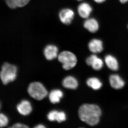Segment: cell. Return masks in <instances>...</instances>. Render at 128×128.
Listing matches in <instances>:
<instances>
[{"label":"cell","instance_id":"6da1fadb","mask_svg":"<svg viewBox=\"0 0 128 128\" xmlns=\"http://www.w3.org/2000/svg\"><path fill=\"white\" fill-rule=\"evenodd\" d=\"M78 114L82 121L90 126H94L99 122L102 111L97 105L85 104L80 107Z\"/></svg>","mask_w":128,"mask_h":128},{"label":"cell","instance_id":"7a4b0ae2","mask_svg":"<svg viewBox=\"0 0 128 128\" xmlns=\"http://www.w3.org/2000/svg\"><path fill=\"white\" fill-rule=\"evenodd\" d=\"M17 68L14 65L6 62L2 65L0 72L1 80L4 84L14 81L17 76Z\"/></svg>","mask_w":128,"mask_h":128},{"label":"cell","instance_id":"3957f363","mask_svg":"<svg viewBox=\"0 0 128 128\" xmlns=\"http://www.w3.org/2000/svg\"><path fill=\"white\" fill-rule=\"evenodd\" d=\"M30 96L36 100H41L48 95V92L41 82H34L30 83L28 89Z\"/></svg>","mask_w":128,"mask_h":128},{"label":"cell","instance_id":"277c9868","mask_svg":"<svg viewBox=\"0 0 128 128\" xmlns=\"http://www.w3.org/2000/svg\"><path fill=\"white\" fill-rule=\"evenodd\" d=\"M58 58L59 61L62 64L63 68L66 70L72 69L77 63L76 56L70 51H63L59 54Z\"/></svg>","mask_w":128,"mask_h":128},{"label":"cell","instance_id":"5b68a950","mask_svg":"<svg viewBox=\"0 0 128 128\" xmlns=\"http://www.w3.org/2000/svg\"><path fill=\"white\" fill-rule=\"evenodd\" d=\"M74 16V12L70 9L65 8L61 10L59 14L60 22L65 25H68L71 24Z\"/></svg>","mask_w":128,"mask_h":128},{"label":"cell","instance_id":"8992f818","mask_svg":"<svg viewBox=\"0 0 128 128\" xmlns=\"http://www.w3.org/2000/svg\"><path fill=\"white\" fill-rule=\"evenodd\" d=\"M86 63L88 65L92 66L95 70H100L103 66L102 60L95 54H92L88 57L86 60Z\"/></svg>","mask_w":128,"mask_h":128},{"label":"cell","instance_id":"52a82bcc","mask_svg":"<svg viewBox=\"0 0 128 128\" xmlns=\"http://www.w3.org/2000/svg\"><path fill=\"white\" fill-rule=\"evenodd\" d=\"M58 48L53 44H49L44 50V53L45 58L48 60H52L57 57L58 54Z\"/></svg>","mask_w":128,"mask_h":128},{"label":"cell","instance_id":"ba28073f","mask_svg":"<svg viewBox=\"0 0 128 128\" xmlns=\"http://www.w3.org/2000/svg\"><path fill=\"white\" fill-rule=\"evenodd\" d=\"M48 119L50 121H56L60 123L66 119V114L64 112H58L57 110H52L49 112L47 116Z\"/></svg>","mask_w":128,"mask_h":128},{"label":"cell","instance_id":"9c48e42d","mask_svg":"<svg viewBox=\"0 0 128 128\" xmlns=\"http://www.w3.org/2000/svg\"><path fill=\"white\" fill-rule=\"evenodd\" d=\"M17 109L20 114L24 116H26L31 113L32 107L29 101L23 100L17 105Z\"/></svg>","mask_w":128,"mask_h":128},{"label":"cell","instance_id":"30bf717a","mask_svg":"<svg viewBox=\"0 0 128 128\" xmlns=\"http://www.w3.org/2000/svg\"><path fill=\"white\" fill-rule=\"evenodd\" d=\"M78 14L81 17L87 18L92 11V8L88 3L84 2L80 4L78 8Z\"/></svg>","mask_w":128,"mask_h":128},{"label":"cell","instance_id":"8fae6325","mask_svg":"<svg viewBox=\"0 0 128 128\" xmlns=\"http://www.w3.org/2000/svg\"><path fill=\"white\" fill-rule=\"evenodd\" d=\"M109 81L111 86L116 89H121L125 84L123 80L117 74H113L110 76Z\"/></svg>","mask_w":128,"mask_h":128},{"label":"cell","instance_id":"7c38bea8","mask_svg":"<svg viewBox=\"0 0 128 128\" xmlns=\"http://www.w3.org/2000/svg\"><path fill=\"white\" fill-rule=\"evenodd\" d=\"M88 47L90 51L94 54L101 52L103 50L102 42L100 40H92L89 42Z\"/></svg>","mask_w":128,"mask_h":128},{"label":"cell","instance_id":"4fadbf2b","mask_svg":"<svg viewBox=\"0 0 128 128\" xmlns=\"http://www.w3.org/2000/svg\"><path fill=\"white\" fill-rule=\"evenodd\" d=\"M63 86L67 89H76L78 87V81L75 78L71 76L66 77L62 82Z\"/></svg>","mask_w":128,"mask_h":128},{"label":"cell","instance_id":"5bb4252c","mask_svg":"<svg viewBox=\"0 0 128 128\" xmlns=\"http://www.w3.org/2000/svg\"><path fill=\"white\" fill-rule=\"evenodd\" d=\"M84 26L89 32L92 33L96 32L99 28L97 21L93 18L86 20L84 22Z\"/></svg>","mask_w":128,"mask_h":128},{"label":"cell","instance_id":"9a60e30c","mask_svg":"<svg viewBox=\"0 0 128 128\" xmlns=\"http://www.w3.org/2000/svg\"><path fill=\"white\" fill-rule=\"evenodd\" d=\"M30 0H6V4L9 8L16 9L24 7L29 3Z\"/></svg>","mask_w":128,"mask_h":128},{"label":"cell","instance_id":"2e32d148","mask_svg":"<svg viewBox=\"0 0 128 128\" xmlns=\"http://www.w3.org/2000/svg\"><path fill=\"white\" fill-rule=\"evenodd\" d=\"M64 96L63 92L60 89H54L50 92L49 95V98L51 103H58Z\"/></svg>","mask_w":128,"mask_h":128},{"label":"cell","instance_id":"e0dca14e","mask_svg":"<svg viewBox=\"0 0 128 128\" xmlns=\"http://www.w3.org/2000/svg\"><path fill=\"white\" fill-rule=\"evenodd\" d=\"M105 62L108 68L112 70H118V64L115 57L111 55H108L105 57Z\"/></svg>","mask_w":128,"mask_h":128},{"label":"cell","instance_id":"ac0fdd59","mask_svg":"<svg viewBox=\"0 0 128 128\" xmlns=\"http://www.w3.org/2000/svg\"><path fill=\"white\" fill-rule=\"evenodd\" d=\"M86 84L88 86L95 90H98L102 86V83L100 80L95 77L89 78L86 81Z\"/></svg>","mask_w":128,"mask_h":128},{"label":"cell","instance_id":"d6986e66","mask_svg":"<svg viewBox=\"0 0 128 128\" xmlns=\"http://www.w3.org/2000/svg\"><path fill=\"white\" fill-rule=\"evenodd\" d=\"M9 120L8 118L3 114H0V128L5 127L8 124Z\"/></svg>","mask_w":128,"mask_h":128},{"label":"cell","instance_id":"ffe728a7","mask_svg":"<svg viewBox=\"0 0 128 128\" xmlns=\"http://www.w3.org/2000/svg\"><path fill=\"white\" fill-rule=\"evenodd\" d=\"M10 128H28V126L23 124L20 123H16L14 124L12 126L10 127Z\"/></svg>","mask_w":128,"mask_h":128},{"label":"cell","instance_id":"44dd1931","mask_svg":"<svg viewBox=\"0 0 128 128\" xmlns=\"http://www.w3.org/2000/svg\"><path fill=\"white\" fill-rule=\"evenodd\" d=\"M34 128H46V127L44 126L43 124H40L35 126V127H34Z\"/></svg>","mask_w":128,"mask_h":128},{"label":"cell","instance_id":"7402d4cb","mask_svg":"<svg viewBox=\"0 0 128 128\" xmlns=\"http://www.w3.org/2000/svg\"><path fill=\"white\" fill-rule=\"evenodd\" d=\"M94 1L97 3H100L104 2V1H105V0H94Z\"/></svg>","mask_w":128,"mask_h":128},{"label":"cell","instance_id":"603a6c76","mask_svg":"<svg viewBox=\"0 0 128 128\" xmlns=\"http://www.w3.org/2000/svg\"><path fill=\"white\" fill-rule=\"evenodd\" d=\"M120 2L122 3H125L128 2V0H120Z\"/></svg>","mask_w":128,"mask_h":128},{"label":"cell","instance_id":"cb8c5ba5","mask_svg":"<svg viewBox=\"0 0 128 128\" xmlns=\"http://www.w3.org/2000/svg\"><path fill=\"white\" fill-rule=\"evenodd\" d=\"M78 0V1H81V0Z\"/></svg>","mask_w":128,"mask_h":128},{"label":"cell","instance_id":"d4e9b609","mask_svg":"<svg viewBox=\"0 0 128 128\" xmlns=\"http://www.w3.org/2000/svg\"></svg>","mask_w":128,"mask_h":128}]
</instances>
